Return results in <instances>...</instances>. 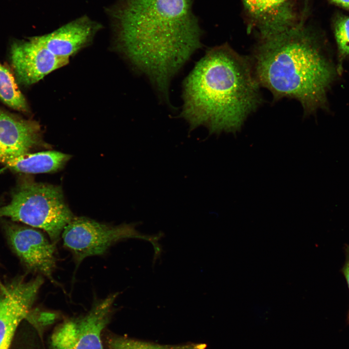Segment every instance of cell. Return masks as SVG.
<instances>
[{
  "label": "cell",
  "instance_id": "cell-1",
  "mask_svg": "<svg viewBox=\"0 0 349 349\" xmlns=\"http://www.w3.org/2000/svg\"><path fill=\"white\" fill-rule=\"evenodd\" d=\"M193 0H118L110 12L121 47L168 100L172 78L202 47Z\"/></svg>",
  "mask_w": 349,
  "mask_h": 349
},
{
  "label": "cell",
  "instance_id": "cell-2",
  "mask_svg": "<svg viewBox=\"0 0 349 349\" xmlns=\"http://www.w3.org/2000/svg\"><path fill=\"white\" fill-rule=\"evenodd\" d=\"M259 85L248 59L227 44L210 48L183 81L181 116L190 129L235 132L259 105Z\"/></svg>",
  "mask_w": 349,
  "mask_h": 349
},
{
  "label": "cell",
  "instance_id": "cell-3",
  "mask_svg": "<svg viewBox=\"0 0 349 349\" xmlns=\"http://www.w3.org/2000/svg\"><path fill=\"white\" fill-rule=\"evenodd\" d=\"M327 47L302 25L263 38L254 53L255 78L275 98L298 100L306 114L327 111V94L339 76Z\"/></svg>",
  "mask_w": 349,
  "mask_h": 349
},
{
  "label": "cell",
  "instance_id": "cell-4",
  "mask_svg": "<svg viewBox=\"0 0 349 349\" xmlns=\"http://www.w3.org/2000/svg\"><path fill=\"white\" fill-rule=\"evenodd\" d=\"M1 217L41 229L55 244L74 217L59 187L25 181L16 187L9 203L0 206Z\"/></svg>",
  "mask_w": 349,
  "mask_h": 349
},
{
  "label": "cell",
  "instance_id": "cell-5",
  "mask_svg": "<svg viewBox=\"0 0 349 349\" xmlns=\"http://www.w3.org/2000/svg\"><path fill=\"white\" fill-rule=\"evenodd\" d=\"M118 293L95 303L85 315L71 318L56 327L49 349H103L101 335L110 322Z\"/></svg>",
  "mask_w": 349,
  "mask_h": 349
},
{
  "label": "cell",
  "instance_id": "cell-6",
  "mask_svg": "<svg viewBox=\"0 0 349 349\" xmlns=\"http://www.w3.org/2000/svg\"><path fill=\"white\" fill-rule=\"evenodd\" d=\"M140 234L135 225L111 226L85 217H73L62 233L63 245L78 264L84 258L101 255L115 242Z\"/></svg>",
  "mask_w": 349,
  "mask_h": 349
},
{
  "label": "cell",
  "instance_id": "cell-7",
  "mask_svg": "<svg viewBox=\"0 0 349 349\" xmlns=\"http://www.w3.org/2000/svg\"><path fill=\"white\" fill-rule=\"evenodd\" d=\"M43 284L41 276L30 280L21 276L0 287V349H9L18 325L31 312Z\"/></svg>",
  "mask_w": 349,
  "mask_h": 349
},
{
  "label": "cell",
  "instance_id": "cell-8",
  "mask_svg": "<svg viewBox=\"0 0 349 349\" xmlns=\"http://www.w3.org/2000/svg\"><path fill=\"white\" fill-rule=\"evenodd\" d=\"M3 229L9 245L22 264L54 282L55 244L31 227L8 222L3 224Z\"/></svg>",
  "mask_w": 349,
  "mask_h": 349
},
{
  "label": "cell",
  "instance_id": "cell-9",
  "mask_svg": "<svg viewBox=\"0 0 349 349\" xmlns=\"http://www.w3.org/2000/svg\"><path fill=\"white\" fill-rule=\"evenodd\" d=\"M10 59L17 81L24 85L38 82L69 62V59L52 53L38 36L14 42L11 47Z\"/></svg>",
  "mask_w": 349,
  "mask_h": 349
},
{
  "label": "cell",
  "instance_id": "cell-10",
  "mask_svg": "<svg viewBox=\"0 0 349 349\" xmlns=\"http://www.w3.org/2000/svg\"><path fill=\"white\" fill-rule=\"evenodd\" d=\"M101 28L100 24L83 16L38 38L54 55L69 59L89 43Z\"/></svg>",
  "mask_w": 349,
  "mask_h": 349
},
{
  "label": "cell",
  "instance_id": "cell-11",
  "mask_svg": "<svg viewBox=\"0 0 349 349\" xmlns=\"http://www.w3.org/2000/svg\"><path fill=\"white\" fill-rule=\"evenodd\" d=\"M35 121L21 118L0 109V155L16 157L28 153L40 141Z\"/></svg>",
  "mask_w": 349,
  "mask_h": 349
},
{
  "label": "cell",
  "instance_id": "cell-12",
  "mask_svg": "<svg viewBox=\"0 0 349 349\" xmlns=\"http://www.w3.org/2000/svg\"><path fill=\"white\" fill-rule=\"evenodd\" d=\"M70 158L69 155L59 151H46L16 157L0 155V163L16 172L38 174L56 171Z\"/></svg>",
  "mask_w": 349,
  "mask_h": 349
},
{
  "label": "cell",
  "instance_id": "cell-13",
  "mask_svg": "<svg viewBox=\"0 0 349 349\" xmlns=\"http://www.w3.org/2000/svg\"><path fill=\"white\" fill-rule=\"evenodd\" d=\"M108 349H205L203 343L188 342L176 345H162L154 342L110 334L107 336Z\"/></svg>",
  "mask_w": 349,
  "mask_h": 349
},
{
  "label": "cell",
  "instance_id": "cell-14",
  "mask_svg": "<svg viewBox=\"0 0 349 349\" xmlns=\"http://www.w3.org/2000/svg\"><path fill=\"white\" fill-rule=\"evenodd\" d=\"M0 99L5 104L17 111L27 112V101L18 88L13 74L0 63Z\"/></svg>",
  "mask_w": 349,
  "mask_h": 349
},
{
  "label": "cell",
  "instance_id": "cell-15",
  "mask_svg": "<svg viewBox=\"0 0 349 349\" xmlns=\"http://www.w3.org/2000/svg\"><path fill=\"white\" fill-rule=\"evenodd\" d=\"M333 29L337 47L336 67L340 76L343 63L349 58V16L337 15L333 21Z\"/></svg>",
  "mask_w": 349,
  "mask_h": 349
},
{
  "label": "cell",
  "instance_id": "cell-16",
  "mask_svg": "<svg viewBox=\"0 0 349 349\" xmlns=\"http://www.w3.org/2000/svg\"><path fill=\"white\" fill-rule=\"evenodd\" d=\"M286 0H243L244 6L253 17L259 18V25L267 22L285 9Z\"/></svg>",
  "mask_w": 349,
  "mask_h": 349
},
{
  "label": "cell",
  "instance_id": "cell-17",
  "mask_svg": "<svg viewBox=\"0 0 349 349\" xmlns=\"http://www.w3.org/2000/svg\"><path fill=\"white\" fill-rule=\"evenodd\" d=\"M343 272L346 278L349 288V246L346 248V260L343 268Z\"/></svg>",
  "mask_w": 349,
  "mask_h": 349
},
{
  "label": "cell",
  "instance_id": "cell-18",
  "mask_svg": "<svg viewBox=\"0 0 349 349\" xmlns=\"http://www.w3.org/2000/svg\"><path fill=\"white\" fill-rule=\"evenodd\" d=\"M151 243L153 244L155 250V254L153 262V264H154L156 260L160 257L162 249L161 246L158 243V241L152 242Z\"/></svg>",
  "mask_w": 349,
  "mask_h": 349
},
{
  "label": "cell",
  "instance_id": "cell-19",
  "mask_svg": "<svg viewBox=\"0 0 349 349\" xmlns=\"http://www.w3.org/2000/svg\"><path fill=\"white\" fill-rule=\"evenodd\" d=\"M332 3L349 10V0H330Z\"/></svg>",
  "mask_w": 349,
  "mask_h": 349
}]
</instances>
